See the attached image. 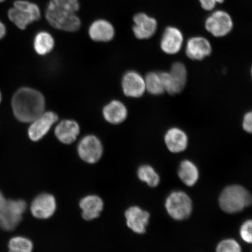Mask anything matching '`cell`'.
<instances>
[{"instance_id": "2e32d148", "label": "cell", "mask_w": 252, "mask_h": 252, "mask_svg": "<svg viewBox=\"0 0 252 252\" xmlns=\"http://www.w3.org/2000/svg\"><path fill=\"white\" fill-rule=\"evenodd\" d=\"M90 38L96 42H108L114 38L115 29L113 24L105 19H97L88 29Z\"/></svg>"}, {"instance_id": "4316f807", "label": "cell", "mask_w": 252, "mask_h": 252, "mask_svg": "<svg viewBox=\"0 0 252 252\" xmlns=\"http://www.w3.org/2000/svg\"><path fill=\"white\" fill-rule=\"evenodd\" d=\"M216 252H242V250L240 245L234 239H227L219 243Z\"/></svg>"}, {"instance_id": "9a60e30c", "label": "cell", "mask_w": 252, "mask_h": 252, "mask_svg": "<svg viewBox=\"0 0 252 252\" xmlns=\"http://www.w3.org/2000/svg\"><path fill=\"white\" fill-rule=\"evenodd\" d=\"M185 52L188 58L192 61H201L211 55L212 46L204 37H193L188 40Z\"/></svg>"}, {"instance_id": "52a82bcc", "label": "cell", "mask_w": 252, "mask_h": 252, "mask_svg": "<svg viewBox=\"0 0 252 252\" xmlns=\"http://www.w3.org/2000/svg\"><path fill=\"white\" fill-rule=\"evenodd\" d=\"M160 74L165 91L169 94L180 93L187 84L188 72L182 63H173L169 72H160Z\"/></svg>"}, {"instance_id": "5b68a950", "label": "cell", "mask_w": 252, "mask_h": 252, "mask_svg": "<svg viewBox=\"0 0 252 252\" xmlns=\"http://www.w3.org/2000/svg\"><path fill=\"white\" fill-rule=\"evenodd\" d=\"M27 207L26 202L23 200L6 201L0 210V227L7 231L14 230L23 220Z\"/></svg>"}, {"instance_id": "f1b7e54d", "label": "cell", "mask_w": 252, "mask_h": 252, "mask_svg": "<svg viewBox=\"0 0 252 252\" xmlns=\"http://www.w3.org/2000/svg\"><path fill=\"white\" fill-rule=\"evenodd\" d=\"M224 0H199L201 7L208 11L213 10L217 4H220Z\"/></svg>"}, {"instance_id": "d6a6232c", "label": "cell", "mask_w": 252, "mask_h": 252, "mask_svg": "<svg viewBox=\"0 0 252 252\" xmlns=\"http://www.w3.org/2000/svg\"><path fill=\"white\" fill-rule=\"evenodd\" d=\"M6 0H0V3L4 2Z\"/></svg>"}, {"instance_id": "6da1fadb", "label": "cell", "mask_w": 252, "mask_h": 252, "mask_svg": "<svg viewBox=\"0 0 252 252\" xmlns=\"http://www.w3.org/2000/svg\"><path fill=\"white\" fill-rule=\"evenodd\" d=\"M80 8L78 0H50L46 9V20L55 29L74 32L81 25L77 14Z\"/></svg>"}, {"instance_id": "7a4b0ae2", "label": "cell", "mask_w": 252, "mask_h": 252, "mask_svg": "<svg viewBox=\"0 0 252 252\" xmlns=\"http://www.w3.org/2000/svg\"><path fill=\"white\" fill-rule=\"evenodd\" d=\"M14 114L18 121L32 122L45 112V100L35 90L23 88L19 90L12 100Z\"/></svg>"}, {"instance_id": "484cf974", "label": "cell", "mask_w": 252, "mask_h": 252, "mask_svg": "<svg viewBox=\"0 0 252 252\" xmlns=\"http://www.w3.org/2000/svg\"><path fill=\"white\" fill-rule=\"evenodd\" d=\"M33 250L32 242L24 236H15L9 242L8 252H32Z\"/></svg>"}, {"instance_id": "f546056e", "label": "cell", "mask_w": 252, "mask_h": 252, "mask_svg": "<svg viewBox=\"0 0 252 252\" xmlns=\"http://www.w3.org/2000/svg\"><path fill=\"white\" fill-rule=\"evenodd\" d=\"M244 130L249 133H251L252 131V113L249 112L244 116L243 123H242Z\"/></svg>"}, {"instance_id": "d6986e66", "label": "cell", "mask_w": 252, "mask_h": 252, "mask_svg": "<svg viewBox=\"0 0 252 252\" xmlns=\"http://www.w3.org/2000/svg\"><path fill=\"white\" fill-rule=\"evenodd\" d=\"M80 207L82 210V217L85 220H93L97 219L102 212L103 201L99 196L89 195L82 198Z\"/></svg>"}, {"instance_id": "1f68e13d", "label": "cell", "mask_w": 252, "mask_h": 252, "mask_svg": "<svg viewBox=\"0 0 252 252\" xmlns=\"http://www.w3.org/2000/svg\"><path fill=\"white\" fill-rule=\"evenodd\" d=\"M6 201L7 200L5 199L4 195L1 193V191H0V210L2 209V207H4Z\"/></svg>"}, {"instance_id": "d4e9b609", "label": "cell", "mask_w": 252, "mask_h": 252, "mask_svg": "<svg viewBox=\"0 0 252 252\" xmlns=\"http://www.w3.org/2000/svg\"><path fill=\"white\" fill-rule=\"evenodd\" d=\"M138 178L142 182H146L150 187L155 188L159 184L160 178L153 167L144 165L138 169Z\"/></svg>"}, {"instance_id": "8fae6325", "label": "cell", "mask_w": 252, "mask_h": 252, "mask_svg": "<svg viewBox=\"0 0 252 252\" xmlns=\"http://www.w3.org/2000/svg\"><path fill=\"white\" fill-rule=\"evenodd\" d=\"M58 116L53 112H43L32 122L28 135L33 141H38L48 133L52 126L58 121Z\"/></svg>"}, {"instance_id": "7c38bea8", "label": "cell", "mask_w": 252, "mask_h": 252, "mask_svg": "<svg viewBox=\"0 0 252 252\" xmlns=\"http://www.w3.org/2000/svg\"><path fill=\"white\" fill-rule=\"evenodd\" d=\"M133 22V32L138 39H149L156 33L158 23L155 18L140 12L134 16Z\"/></svg>"}, {"instance_id": "e0dca14e", "label": "cell", "mask_w": 252, "mask_h": 252, "mask_svg": "<svg viewBox=\"0 0 252 252\" xmlns=\"http://www.w3.org/2000/svg\"><path fill=\"white\" fill-rule=\"evenodd\" d=\"M126 222L128 227L134 232L143 234L146 232L149 224L150 214L137 206H133L126 210Z\"/></svg>"}, {"instance_id": "3957f363", "label": "cell", "mask_w": 252, "mask_h": 252, "mask_svg": "<svg viewBox=\"0 0 252 252\" xmlns=\"http://www.w3.org/2000/svg\"><path fill=\"white\" fill-rule=\"evenodd\" d=\"M8 18L18 29L24 30L28 25L39 21L41 11L35 3L27 0H16L8 11Z\"/></svg>"}, {"instance_id": "83f0119b", "label": "cell", "mask_w": 252, "mask_h": 252, "mask_svg": "<svg viewBox=\"0 0 252 252\" xmlns=\"http://www.w3.org/2000/svg\"><path fill=\"white\" fill-rule=\"evenodd\" d=\"M252 220H248L242 224L240 229L242 239L248 244H251L252 241Z\"/></svg>"}, {"instance_id": "44dd1931", "label": "cell", "mask_w": 252, "mask_h": 252, "mask_svg": "<svg viewBox=\"0 0 252 252\" xmlns=\"http://www.w3.org/2000/svg\"><path fill=\"white\" fill-rule=\"evenodd\" d=\"M127 113L126 106L117 100L110 102L103 110V116L106 121L113 125L124 122L127 117Z\"/></svg>"}, {"instance_id": "9c48e42d", "label": "cell", "mask_w": 252, "mask_h": 252, "mask_svg": "<svg viewBox=\"0 0 252 252\" xmlns=\"http://www.w3.org/2000/svg\"><path fill=\"white\" fill-rule=\"evenodd\" d=\"M77 151L80 158L88 163H95L101 158L103 146L99 138L88 135L79 143Z\"/></svg>"}, {"instance_id": "30bf717a", "label": "cell", "mask_w": 252, "mask_h": 252, "mask_svg": "<svg viewBox=\"0 0 252 252\" xmlns=\"http://www.w3.org/2000/svg\"><path fill=\"white\" fill-rule=\"evenodd\" d=\"M57 203L52 194L42 193L34 198L30 207L31 212L36 219H50L56 212Z\"/></svg>"}, {"instance_id": "ffe728a7", "label": "cell", "mask_w": 252, "mask_h": 252, "mask_svg": "<svg viewBox=\"0 0 252 252\" xmlns=\"http://www.w3.org/2000/svg\"><path fill=\"white\" fill-rule=\"evenodd\" d=\"M55 135L58 139L65 144H70L77 139L80 133V126L72 120H64L56 126Z\"/></svg>"}, {"instance_id": "603a6c76", "label": "cell", "mask_w": 252, "mask_h": 252, "mask_svg": "<svg viewBox=\"0 0 252 252\" xmlns=\"http://www.w3.org/2000/svg\"><path fill=\"white\" fill-rule=\"evenodd\" d=\"M178 175L182 182L188 187H193L198 179V171L194 163L189 160L182 161L179 166Z\"/></svg>"}, {"instance_id": "ac0fdd59", "label": "cell", "mask_w": 252, "mask_h": 252, "mask_svg": "<svg viewBox=\"0 0 252 252\" xmlns=\"http://www.w3.org/2000/svg\"><path fill=\"white\" fill-rule=\"evenodd\" d=\"M164 140L167 148L173 153H181L187 149L188 135L181 128H169L165 134Z\"/></svg>"}, {"instance_id": "5bb4252c", "label": "cell", "mask_w": 252, "mask_h": 252, "mask_svg": "<svg viewBox=\"0 0 252 252\" xmlns=\"http://www.w3.org/2000/svg\"><path fill=\"white\" fill-rule=\"evenodd\" d=\"M183 43L184 35L182 32L177 28L168 27L162 34L160 49L167 55H176L181 51Z\"/></svg>"}, {"instance_id": "cb8c5ba5", "label": "cell", "mask_w": 252, "mask_h": 252, "mask_svg": "<svg viewBox=\"0 0 252 252\" xmlns=\"http://www.w3.org/2000/svg\"><path fill=\"white\" fill-rule=\"evenodd\" d=\"M144 80L146 91L153 95H160L165 92L160 72H149Z\"/></svg>"}, {"instance_id": "4dcf8cb0", "label": "cell", "mask_w": 252, "mask_h": 252, "mask_svg": "<svg viewBox=\"0 0 252 252\" xmlns=\"http://www.w3.org/2000/svg\"><path fill=\"white\" fill-rule=\"evenodd\" d=\"M7 33V28L4 23L0 20V40L4 38Z\"/></svg>"}, {"instance_id": "8992f818", "label": "cell", "mask_w": 252, "mask_h": 252, "mask_svg": "<svg viewBox=\"0 0 252 252\" xmlns=\"http://www.w3.org/2000/svg\"><path fill=\"white\" fill-rule=\"evenodd\" d=\"M167 212L172 219L182 220L187 219L192 212V201L184 191H176L169 195L165 202Z\"/></svg>"}, {"instance_id": "4fadbf2b", "label": "cell", "mask_w": 252, "mask_h": 252, "mask_svg": "<svg viewBox=\"0 0 252 252\" xmlns=\"http://www.w3.org/2000/svg\"><path fill=\"white\" fill-rule=\"evenodd\" d=\"M123 91L126 96L138 98L146 92L144 78L135 71H129L123 77Z\"/></svg>"}, {"instance_id": "7402d4cb", "label": "cell", "mask_w": 252, "mask_h": 252, "mask_svg": "<svg viewBox=\"0 0 252 252\" xmlns=\"http://www.w3.org/2000/svg\"><path fill=\"white\" fill-rule=\"evenodd\" d=\"M55 41L48 32H37L33 39V48L37 54L45 56L51 52L54 48Z\"/></svg>"}, {"instance_id": "836d02e7", "label": "cell", "mask_w": 252, "mask_h": 252, "mask_svg": "<svg viewBox=\"0 0 252 252\" xmlns=\"http://www.w3.org/2000/svg\"><path fill=\"white\" fill-rule=\"evenodd\" d=\"M1 93H0V102H1Z\"/></svg>"}, {"instance_id": "ba28073f", "label": "cell", "mask_w": 252, "mask_h": 252, "mask_svg": "<svg viewBox=\"0 0 252 252\" xmlns=\"http://www.w3.org/2000/svg\"><path fill=\"white\" fill-rule=\"evenodd\" d=\"M233 27L234 23L231 15L223 10L214 11L205 22L206 30L216 37L227 35L231 32Z\"/></svg>"}, {"instance_id": "277c9868", "label": "cell", "mask_w": 252, "mask_h": 252, "mask_svg": "<svg viewBox=\"0 0 252 252\" xmlns=\"http://www.w3.org/2000/svg\"><path fill=\"white\" fill-rule=\"evenodd\" d=\"M251 195L247 189L238 185L226 188L220 195L219 203L221 209L227 213H237L250 206Z\"/></svg>"}]
</instances>
